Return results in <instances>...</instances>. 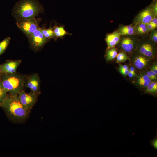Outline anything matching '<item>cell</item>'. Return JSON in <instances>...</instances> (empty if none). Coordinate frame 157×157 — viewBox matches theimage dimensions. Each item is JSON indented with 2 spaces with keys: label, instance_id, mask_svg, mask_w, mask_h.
I'll use <instances>...</instances> for the list:
<instances>
[{
  "label": "cell",
  "instance_id": "cell-1",
  "mask_svg": "<svg viewBox=\"0 0 157 157\" xmlns=\"http://www.w3.org/2000/svg\"><path fill=\"white\" fill-rule=\"evenodd\" d=\"M1 106L3 108L10 120L16 123L24 122L30 112L22 105L17 95L8 94Z\"/></svg>",
  "mask_w": 157,
  "mask_h": 157
},
{
  "label": "cell",
  "instance_id": "cell-2",
  "mask_svg": "<svg viewBox=\"0 0 157 157\" xmlns=\"http://www.w3.org/2000/svg\"><path fill=\"white\" fill-rule=\"evenodd\" d=\"M27 76L15 72L13 74H2L0 75V80L4 88L9 94L13 95L24 90Z\"/></svg>",
  "mask_w": 157,
  "mask_h": 157
},
{
  "label": "cell",
  "instance_id": "cell-3",
  "mask_svg": "<svg viewBox=\"0 0 157 157\" xmlns=\"http://www.w3.org/2000/svg\"><path fill=\"white\" fill-rule=\"evenodd\" d=\"M42 10L35 0H21L16 4L12 13L17 20L35 18Z\"/></svg>",
  "mask_w": 157,
  "mask_h": 157
},
{
  "label": "cell",
  "instance_id": "cell-4",
  "mask_svg": "<svg viewBox=\"0 0 157 157\" xmlns=\"http://www.w3.org/2000/svg\"><path fill=\"white\" fill-rule=\"evenodd\" d=\"M16 24L28 38L39 28L35 18L17 20Z\"/></svg>",
  "mask_w": 157,
  "mask_h": 157
},
{
  "label": "cell",
  "instance_id": "cell-5",
  "mask_svg": "<svg viewBox=\"0 0 157 157\" xmlns=\"http://www.w3.org/2000/svg\"><path fill=\"white\" fill-rule=\"evenodd\" d=\"M17 95L23 106L31 111L36 103L38 96L31 91L29 93H26L24 90L19 92Z\"/></svg>",
  "mask_w": 157,
  "mask_h": 157
},
{
  "label": "cell",
  "instance_id": "cell-6",
  "mask_svg": "<svg viewBox=\"0 0 157 157\" xmlns=\"http://www.w3.org/2000/svg\"><path fill=\"white\" fill-rule=\"evenodd\" d=\"M39 28V27L28 38L31 48L35 51L41 48L47 40L44 37Z\"/></svg>",
  "mask_w": 157,
  "mask_h": 157
},
{
  "label": "cell",
  "instance_id": "cell-7",
  "mask_svg": "<svg viewBox=\"0 0 157 157\" xmlns=\"http://www.w3.org/2000/svg\"><path fill=\"white\" fill-rule=\"evenodd\" d=\"M40 80L38 74L36 73L27 76L26 87L30 89L31 91L38 96L41 93Z\"/></svg>",
  "mask_w": 157,
  "mask_h": 157
},
{
  "label": "cell",
  "instance_id": "cell-8",
  "mask_svg": "<svg viewBox=\"0 0 157 157\" xmlns=\"http://www.w3.org/2000/svg\"><path fill=\"white\" fill-rule=\"evenodd\" d=\"M21 63L20 60H9L3 64L0 65L2 74H13L16 72V70Z\"/></svg>",
  "mask_w": 157,
  "mask_h": 157
},
{
  "label": "cell",
  "instance_id": "cell-9",
  "mask_svg": "<svg viewBox=\"0 0 157 157\" xmlns=\"http://www.w3.org/2000/svg\"><path fill=\"white\" fill-rule=\"evenodd\" d=\"M152 12L149 8H147L142 11L137 17V22L138 24L143 23L147 24L153 18Z\"/></svg>",
  "mask_w": 157,
  "mask_h": 157
},
{
  "label": "cell",
  "instance_id": "cell-10",
  "mask_svg": "<svg viewBox=\"0 0 157 157\" xmlns=\"http://www.w3.org/2000/svg\"><path fill=\"white\" fill-rule=\"evenodd\" d=\"M120 35L119 32L115 31L107 35L105 40L108 48L113 47L118 43Z\"/></svg>",
  "mask_w": 157,
  "mask_h": 157
},
{
  "label": "cell",
  "instance_id": "cell-11",
  "mask_svg": "<svg viewBox=\"0 0 157 157\" xmlns=\"http://www.w3.org/2000/svg\"><path fill=\"white\" fill-rule=\"evenodd\" d=\"M121 45L122 49L125 51L129 52H131L133 48V41L130 38H125L122 40Z\"/></svg>",
  "mask_w": 157,
  "mask_h": 157
},
{
  "label": "cell",
  "instance_id": "cell-12",
  "mask_svg": "<svg viewBox=\"0 0 157 157\" xmlns=\"http://www.w3.org/2000/svg\"><path fill=\"white\" fill-rule=\"evenodd\" d=\"M141 53L147 57H151L153 53V47L150 44L146 43L143 44L140 47Z\"/></svg>",
  "mask_w": 157,
  "mask_h": 157
},
{
  "label": "cell",
  "instance_id": "cell-13",
  "mask_svg": "<svg viewBox=\"0 0 157 157\" xmlns=\"http://www.w3.org/2000/svg\"><path fill=\"white\" fill-rule=\"evenodd\" d=\"M148 62L147 59L145 57L139 56L136 57L134 61V64L136 68L141 69L145 67Z\"/></svg>",
  "mask_w": 157,
  "mask_h": 157
},
{
  "label": "cell",
  "instance_id": "cell-14",
  "mask_svg": "<svg viewBox=\"0 0 157 157\" xmlns=\"http://www.w3.org/2000/svg\"><path fill=\"white\" fill-rule=\"evenodd\" d=\"M119 33L120 35H132L134 33V30L131 26H124L120 28Z\"/></svg>",
  "mask_w": 157,
  "mask_h": 157
},
{
  "label": "cell",
  "instance_id": "cell-15",
  "mask_svg": "<svg viewBox=\"0 0 157 157\" xmlns=\"http://www.w3.org/2000/svg\"><path fill=\"white\" fill-rule=\"evenodd\" d=\"M39 28L44 37L47 40L55 38L53 29L51 27L48 29H43L40 28Z\"/></svg>",
  "mask_w": 157,
  "mask_h": 157
},
{
  "label": "cell",
  "instance_id": "cell-16",
  "mask_svg": "<svg viewBox=\"0 0 157 157\" xmlns=\"http://www.w3.org/2000/svg\"><path fill=\"white\" fill-rule=\"evenodd\" d=\"M53 30L55 38L61 37L67 34L63 26H55Z\"/></svg>",
  "mask_w": 157,
  "mask_h": 157
},
{
  "label": "cell",
  "instance_id": "cell-17",
  "mask_svg": "<svg viewBox=\"0 0 157 157\" xmlns=\"http://www.w3.org/2000/svg\"><path fill=\"white\" fill-rule=\"evenodd\" d=\"M151 82V80L146 75L140 77L138 80V83L140 86L147 87Z\"/></svg>",
  "mask_w": 157,
  "mask_h": 157
},
{
  "label": "cell",
  "instance_id": "cell-18",
  "mask_svg": "<svg viewBox=\"0 0 157 157\" xmlns=\"http://www.w3.org/2000/svg\"><path fill=\"white\" fill-rule=\"evenodd\" d=\"M11 38L8 37L0 42V55L5 51L10 42Z\"/></svg>",
  "mask_w": 157,
  "mask_h": 157
},
{
  "label": "cell",
  "instance_id": "cell-19",
  "mask_svg": "<svg viewBox=\"0 0 157 157\" xmlns=\"http://www.w3.org/2000/svg\"><path fill=\"white\" fill-rule=\"evenodd\" d=\"M117 53L116 49L112 47L107 51L106 54V59L107 61L112 60L117 57Z\"/></svg>",
  "mask_w": 157,
  "mask_h": 157
},
{
  "label": "cell",
  "instance_id": "cell-20",
  "mask_svg": "<svg viewBox=\"0 0 157 157\" xmlns=\"http://www.w3.org/2000/svg\"><path fill=\"white\" fill-rule=\"evenodd\" d=\"M7 92L3 88L0 80V106L6 98L8 94Z\"/></svg>",
  "mask_w": 157,
  "mask_h": 157
},
{
  "label": "cell",
  "instance_id": "cell-21",
  "mask_svg": "<svg viewBox=\"0 0 157 157\" xmlns=\"http://www.w3.org/2000/svg\"><path fill=\"white\" fill-rule=\"evenodd\" d=\"M157 91V83L156 82H151L147 87L146 91L147 92L154 94Z\"/></svg>",
  "mask_w": 157,
  "mask_h": 157
},
{
  "label": "cell",
  "instance_id": "cell-22",
  "mask_svg": "<svg viewBox=\"0 0 157 157\" xmlns=\"http://www.w3.org/2000/svg\"><path fill=\"white\" fill-rule=\"evenodd\" d=\"M129 59V58L124 53L121 52L117 55V62H123Z\"/></svg>",
  "mask_w": 157,
  "mask_h": 157
},
{
  "label": "cell",
  "instance_id": "cell-23",
  "mask_svg": "<svg viewBox=\"0 0 157 157\" xmlns=\"http://www.w3.org/2000/svg\"><path fill=\"white\" fill-rule=\"evenodd\" d=\"M137 30L139 33L143 34L145 33L147 31L146 24L143 23L138 24Z\"/></svg>",
  "mask_w": 157,
  "mask_h": 157
},
{
  "label": "cell",
  "instance_id": "cell-24",
  "mask_svg": "<svg viewBox=\"0 0 157 157\" xmlns=\"http://www.w3.org/2000/svg\"><path fill=\"white\" fill-rule=\"evenodd\" d=\"M151 145L154 148L156 149H157V139L156 138H155L154 139L150 141Z\"/></svg>",
  "mask_w": 157,
  "mask_h": 157
},
{
  "label": "cell",
  "instance_id": "cell-25",
  "mask_svg": "<svg viewBox=\"0 0 157 157\" xmlns=\"http://www.w3.org/2000/svg\"><path fill=\"white\" fill-rule=\"evenodd\" d=\"M149 23L153 25L155 28H156L157 26V18L156 17H153Z\"/></svg>",
  "mask_w": 157,
  "mask_h": 157
},
{
  "label": "cell",
  "instance_id": "cell-26",
  "mask_svg": "<svg viewBox=\"0 0 157 157\" xmlns=\"http://www.w3.org/2000/svg\"><path fill=\"white\" fill-rule=\"evenodd\" d=\"M147 31H150L152 30L155 28L151 24L149 23L146 24Z\"/></svg>",
  "mask_w": 157,
  "mask_h": 157
},
{
  "label": "cell",
  "instance_id": "cell-27",
  "mask_svg": "<svg viewBox=\"0 0 157 157\" xmlns=\"http://www.w3.org/2000/svg\"><path fill=\"white\" fill-rule=\"evenodd\" d=\"M152 39L155 42H157V31H155L152 35Z\"/></svg>",
  "mask_w": 157,
  "mask_h": 157
},
{
  "label": "cell",
  "instance_id": "cell-28",
  "mask_svg": "<svg viewBox=\"0 0 157 157\" xmlns=\"http://www.w3.org/2000/svg\"><path fill=\"white\" fill-rule=\"evenodd\" d=\"M129 69L128 66L127 65H120L119 67V70Z\"/></svg>",
  "mask_w": 157,
  "mask_h": 157
},
{
  "label": "cell",
  "instance_id": "cell-29",
  "mask_svg": "<svg viewBox=\"0 0 157 157\" xmlns=\"http://www.w3.org/2000/svg\"><path fill=\"white\" fill-rule=\"evenodd\" d=\"M149 72L151 75L153 80L156 79L157 75H156L154 72L151 70H150Z\"/></svg>",
  "mask_w": 157,
  "mask_h": 157
},
{
  "label": "cell",
  "instance_id": "cell-30",
  "mask_svg": "<svg viewBox=\"0 0 157 157\" xmlns=\"http://www.w3.org/2000/svg\"><path fill=\"white\" fill-rule=\"evenodd\" d=\"M119 71L122 74L124 75H128L129 72V69L119 70Z\"/></svg>",
  "mask_w": 157,
  "mask_h": 157
},
{
  "label": "cell",
  "instance_id": "cell-31",
  "mask_svg": "<svg viewBox=\"0 0 157 157\" xmlns=\"http://www.w3.org/2000/svg\"><path fill=\"white\" fill-rule=\"evenodd\" d=\"M151 70L154 72L155 74L157 75V66L155 65L153 66L151 69Z\"/></svg>",
  "mask_w": 157,
  "mask_h": 157
},
{
  "label": "cell",
  "instance_id": "cell-32",
  "mask_svg": "<svg viewBox=\"0 0 157 157\" xmlns=\"http://www.w3.org/2000/svg\"><path fill=\"white\" fill-rule=\"evenodd\" d=\"M157 3H156L154 5L153 8V10L155 14V15H157Z\"/></svg>",
  "mask_w": 157,
  "mask_h": 157
},
{
  "label": "cell",
  "instance_id": "cell-33",
  "mask_svg": "<svg viewBox=\"0 0 157 157\" xmlns=\"http://www.w3.org/2000/svg\"><path fill=\"white\" fill-rule=\"evenodd\" d=\"M129 71L132 72L135 75V76L136 75V73L135 72L134 68L133 67H131Z\"/></svg>",
  "mask_w": 157,
  "mask_h": 157
},
{
  "label": "cell",
  "instance_id": "cell-34",
  "mask_svg": "<svg viewBox=\"0 0 157 157\" xmlns=\"http://www.w3.org/2000/svg\"><path fill=\"white\" fill-rule=\"evenodd\" d=\"M146 74V75L151 80H153L151 75L149 72H147Z\"/></svg>",
  "mask_w": 157,
  "mask_h": 157
},
{
  "label": "cell",
  "instance_id": "cell-35",
  "mask_svg": "<svg viewBox=\"0 0 157 157\" xmlns=\"http://www.w3.org/2000/svg\"><path fill=\"white\" fill-rule=\"evenodd\" d=\"M128 75L129 77L130 78H132L135 76L133 73L129 71Z\"/></svg>",
  "mask_w": 157,
  "mask_h": 157
},
{
  "label": "cell",
  "instance_id": "cell-36",
  "mask_svg": "<svg viewBox=\"0 0 157 157\" xmlns=\"http://www.w3.org/2000/svg\"><path fill=\"white\" fill-rule=\"evenodd\" d=\"M1 74V71L0 68V75Z\"/></svg>",
  "mask_w": 157,
  "mask_h": 157
}]
</instances>
